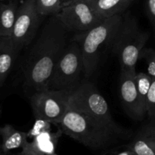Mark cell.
Returning <instances> with one entry per match:
<instances>
[{"instance_id":"obj_1","label":"cell","mask_w":155,"mask_h":155,"mask_svg":"<svg viewBox=\"0 0 155 155\" xmlns=\"http://www.w3.org/2000/svg\"><path fill=\"white\" fill-rule=\"evenodd\" d=\"M68 32L55 15L49 16L23 67L27 88L34 92L48 89L53 70L68 44Z\"/></svg>"},{"instance_id":"obj_25","label":"cell","mask_w":155,"mask_h":155,"mask_svg":"<svg viewBox=\"0 0 155 155\" xmlns=\"http://www.w3.org/2000/svg\"><path fill=\"white\" fill-rule=\"evenodd\" d=\"M12 154L11 153H7L3 150L2 147V145L0 144V155H11Z\"/></svg>"},{"instance_id":"obj_13","label":"cell","mask_w":155,"mask_h":155,"mask_svg":"<svg viewBox=\"0 0 155 155\" xmlns=\"http://www.w3.org/2000/svg\"><path fill=\"white\" fill-rule=\"evenodd\" d=\"M19 52L11 36H0V87L12 71Z\"/></svg>"},{"instance_id":"obj_19","label":"cell","mask_w":155,"mask_h":155,"mask_svg":"<svg viewBox=\"0 0 155 155\" xmlns=\"http://www.w3.org/2000/svg\"><path fill=\"white\" fill-rule=\"evenodd\" d=\"M143 59L147 64V74L155 79V49L151 48H144L140 54L139 60Z\"/></svg>"},{"instance_id":"obj_6","label":"cell","mask_w":155,"mask_h":155,"mask_svg":"<svg viewBox=\"0 0 155 155\" xmlns=\"http://www.w3.org/2000/svg\"><path fill=\"white\" fill-rule=\"evenodd\" d=\"M84 63L81 48L71 39L56 64L48 83V89L71 92L81 83Z\"/></svg>"},{"instance_id":"obj_23","label":"cell","mask_w":155,"mask_h":155,"mask_svg":"<svg viewBox=\"0 0 155 155\" xmlns=\"http://www.w3.org/2000/svg\"><path fill=\"white\" fill-rule=\"evenodd\" d=\"M145 8L147 17L155 30V0H145Z\"/></svg>"},{"instance_id":"obj_20","label":"cell","mask_w":155,"mask_h":155,"mask_svg":"<svg viewBox=\"0 0 155 155\" xmlns=\"http://www.w3.org/2000/svg\"><path fill=\"white\" fill-rule=\"evenodd\" d=\"M51 123L48 122V121L43 120H36L34 125H33V128L30 130V133H27L28 137H31L33 139L35 136H38L40 133H44V132L50 131L51 129Z\"/></svg>"},{"instance_id":"obj_28","label":"cell","mask_w":155,"mask_h":155,"mask_svg":"<svg viewBox=\"0 0 155 155\" xmlns=\"http://www.w3.org/2000/svg\"><path fill=\"white\" fill-rule=\"evenodd\" d=\"M75 1H77V0H75ZM75 1H74V2H75Z\"/></svg>"},{"instance_id":"obj_24","label":"cell","mask_w":155,"mask_h":155,"mask_svg":"<svg viewBox=\"0 0 155 155\" xmlns=\"http://www.w3.org/2000/svg\"><path fill=\"white\" fill-rule=\"evenodd\" d=\"M74 1H75V0H61V2H62V8L64 7V6L68 5L71 4V3L74 2Z\"/></svg>"},{"instance_id":"obj_27","label":"cell","mask_w":155,"mask_h":155,"mask_svg":"<svg viewBox=\"0 0 155 155\" xmlns=\"http://www.w3.org/2000/svg\"><path fill=\"white\" fill-rule=\"evenodd\" d=\"M0 1H2V2H4V1H10V0H0Z\"/></svg>"},{"instance_id":"obj_4","label":"cell","mask_w":155,"mask_h":155,"mask_svg":"<svg viewBox=\"0 0 155 155\" xmlns=\"http://www.w3.org/2000/svg\"><path fill=\"white\" fill-rule=\"evenodd\" d=\"M149 37L150 33L141 30L133 15L123 14L122 23L111 45L121 71L136 72V65Z\"/></svg>"},{"instance_id":"obj_18","label":"cell","mask_w":155,"mask_h":155,"mask_svg":"<svg viewBox=\"0 0 155 155\" xmlns=\"http://www.w3.org/2000/svg\"><path fill=\"white\" fill-rule=\"evenodd\" d=\"M38 12L44 17L58 13L62 8L61 0H36Z\"/></svg>"},{"instance_id":"obj_3","label":"cell","mask_w":155,"mask_h":155,"mask_svg":"<svg viewBox=\"0 0 155 155\" xmlns=\"http://www.w3.org/2000/svg\"><path fill=\"white\" fill-rule=\"evenodd\" d=\"M123 20L122 15L107 18L91 30L77 33L72 39L80 45L84 63V77L89 79L98 66L104 47L112 45Z\"/></svg>"},{"instance_id":"obj_9","label":"cell","mask_w":155,"mask_h":155,"mask_svg":"<svg viewBox=\"0 0 155 155\" xmlns=\"http://www.w3.org/2000/svg\"><path fill=\"white\" fill-rule=\"evenodd\" d=\"M55 15L68 31H87L105 18L98 15L87 0H77L64 6Z\"/></svg>"},{"instance_id":"obj_11","label":"cell","mask_w":155,"mask_h":155,"mask_svg":"<svg viewBox=\"0 0 155 155\" xmlns=\"http://www.w3.org/2000/svg\"><path fill=\"white\" fill-rule=\"evenodd\" d=\"M127 144L137 155H155V120L149 119Z\"/></svg>"},{"instance_id":"obj_16","label":"cell","mask_w":155,"mask_h":155,"mask_svg":"<svg viewBox=\"0 0 155 155\" xmlns=\"http://www.w3.org/2000/svg\"><path fill=\"white\" fill-rule=\"evenodd\" d=\"M94 10L107 18L117 15H122L134 0H87Z\"/></svg>"},{"instance_id":"obj_26","label":"cell","mask_w":155,"mask_h":155,"mask_svg":"<svg viewBox=\"0 0 155 155\" xmlns=\"http://www.w3.org/2000/svg\"><path fill=\"white\" fill-rule=\"evenodd\" d=\"M11 155H22V154H21V151H20V152H18V153H15V154H12Z\"/></svg>"},{"instance_id":"obj_12","label":"cell","mask_w":155,"mask_h":155,"mask_svg":"<svg viewBox=\"0 0 155 155\" xmlns=\"http://www.w3.org/2000/svg\"><path fill=\"white\" fill-rule=\"evenodd\" d=\"M59 138V133L51 131L44 132L33 138L31 142H27L21 149L22 155H54L56 145Z\"/></svg>"},{"instance_id":"obj_22","label":"cell","mask_w":155,"mask_h":155,"mask_svg":"<svg viewBox=\"0 0 155 155\" xmlns=\"http://www.w3.org/2000/svg\"><path fill=\"white\" fill-rule=\"evenodd\" d=\"M147 116L149 119L155 120V79H153L147 100Z\"/></svg>"},{"instance_id":"obj_10","label":"cell","mask_w":155,"mask_h":155,"mask_svg":"<svg viewBox=\"0 0 155 155\" xmlns=\"http://www.w3.org/2000/svg\"><path fill=\"white\" fill-rule=\"evenodd\" d=\"M136 72L120 71V95L127 114L133 120H142L147 116V110L142 104L135 83Z\"/></svg>"},{"instance_id":"obj_21","label":"cell","mask_w":155,"mask_h":155,"mask_svg":"<svg viewBox=\"0 0 155 155\" xmlns=\"http://www.w3.org/2000/svg\"><path fill=\"white\" fill-rule=\"evenodd\" d=\"M101 155H137L128 145V144L118 145L105 150Z\"/></svg>"},{"instance_id":"obj_7","label":"cell","mask_w":155,"mask_h":155,"mask_svg":"<svg viewBox=\"0 0 155 155\" xmlns=\"http://www.w3.org/2000/svg\"><path fill=\"white\" fill-rule=\"evenodd\" d=\"M71 92L48 89L33 92L30 104L36 120L59 125L69 107Z\"/></svg>"},{"instance_id":"obj_17","label":"cell","mask_w":155,"mask_h":155,"mask_svg":"<svg viewBox=\"0 0 155 155\" xmlns=\"http://www.w3.org/2000/svg\"><path fill=\"white\" fill-rule=\"evenodd\" d=\"M153 78L151 76L145 73H136L135 76V83H136V89L139 93V98L142 104L145 107L147 110V100L148 95L152 84Z\"/></svg>"},{"instance_id":"obj_5","label":"cell","mask_w":155,"mask_h":155,"mask_svg":"<svg viewBox=\"0 0 155 155\" xmlns=\"http://www.w3.org/2000/svg\"><path fill=\"white\" fill-rule=\"evenodd\" d=\"M69 106L83 112L112 130L125 134L133 135L130 130L116 123L110 111L109 105L95 85L89 81H81L71 92Z\"/></svg>"},{"instance_id":"obj_8","label":"cell","mask_w":155,"mask_h":155,"mask_svg":"<svg viewBox=\"0 0 155 155\" xmlns=\"http://www.w3.org/2000/svg\"><path fill=\"white\" fill-rule=\"evenodd\" d=\"M45 18L38 12L36 0H24L20 5L11 36L20 51L33 42Z\"/></svg>"},{"instance_id":"obj_2","label":"cell","mask_w":155,"mask_h":155,"mask_svg":"<svg viewBox=\"0 0 155 155\" xmlns=\"http://www.w3.org/2000/svg\"><path fill=\"white\" fill-rule=\"evenodd\" d=\"M58 126L62 133L86 148L96 151H105L123 142L130 141L133 136L115 131L70 106Z\"/></svg>"},{"instance_id":"obj_15","label":"cell","mask_w":155,"mask_h":155,"mask_svg":"<svg viewBox=\"0 0 155 155\" xmlns=\"http://www.w3.org/2000/svg\"><path fill=\"white\" fill-rule=\"evenodd\" d=\"M18 0L0 1V36H11L18 15Z\"/></svg>"},{"instance_id":"obj_14","label":"cell","mask_w":155,"mask_h":155,"mask_svg":"<svg viewBox=\"0 0 155 155\" xmlns=\"http://www.w3.org/2000/svg\"><path fill=\"white\" fill-rule=\"evenodd\" d=\"M0 137L2 141V147L7 153H11L12 151L18 148L22 149L28 142L27 133L16 130L10 124L0 127Z\"/></svg>"}]
</instances>
